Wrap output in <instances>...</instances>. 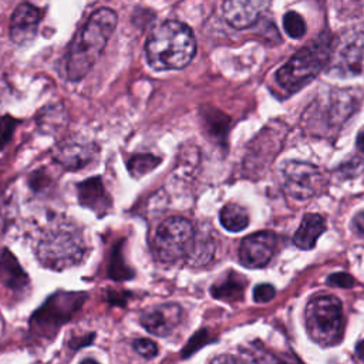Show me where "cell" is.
<instances>
[{
	"mask_svg": "<svg viewBox=\"0 0 364 364\" xmlns=\"http://www.w3.org/2000/svg\"><path fill=\"white\" fill-rule=\"evenodd\" d=\"M17 124H18V119L10 115L0 117V151L9 144Z\"/></svg>",
	"mask_w": 364,
	"mask_h": 364,
	"instance_id": "24",
	"label": "cell"
},
{
	"mask_svg": "<svg viewBox=\"0 0 364 364\" xmlns=\"http://www.w3.org/2000/svg\"><path fill=\"white\" fill-rule=\"evenodd\" d=\"M85 242L74 226L61 225L50 229L37 245L40 263L53 270H64L80 263L85 256Z\"/></svg>",
	"mask_w": 364,
	"mask_h": 364,
	"instance_id": "4",
	"label": "cell"
},
{
	"mask_svg": "<svg viewBox=\"0 0 364 364\" xmlns=\"http://www.w3.org/2000/svg\"><path fill=\"white\" fill-rule=\"evenodd\" d=\"M161 164V158L152 154H138L128 159V171L134 178H141L154 171Z\"/></svg>",
	"mask_w": 364,
	"mask_h": 364,
	"instance_id": "20",
	"label": "cell"
},
{
	"mask_svg": "<svg viewBox=\"0 0 364 364\" xmlns=\"http://www.w3.org/2000/svg\"><path fill=\"white\" fill-rule=\"evenodd\" d=\"M145 53L148 64L154 70H181L195 57L196 40L186 24L168 20L151 31Z\"/></svg>",
	"mask_w": 364,
	"mask_h": 364,
	"instance_id": "2",
	"label": "cell"
},
{
	"mask_svg": "<svg viewBox=\"0 0 364 364\" xmlns=\"http://www.w3.org/2000/svg\"><path fill=\"white\" fill-rule=\"evenodd\" d=\"M354 230L364 239V212H358L353 219Z\"/></svg>",
	"mask_w": 364,
	"mask_h": 364,
	"instance_id": "28",
	"label": "cell"
},
{
	"mask_svg": "<svg viewBox=\"0 0 364 364\" xmlns=\"http://www.w3.org/2000/svg\"><path fill=\"white\" fill-rule=\"evenodd\" d=\"M327 283L336 287H353L354 279L347 273H334L330 277H327Z\"/></svg>",
	"mask_w": 364,
	"mask_h": 364,
	"instance_id": "27",
	"label": "cell"
},
{
	"mask_svg": "<svg viewBox=\"0 0 364 364\" xmlns=\"http://www.w3.org/2000/svg\"><path fill=\"white\" fill-rule=\"evenodd\" d=\"M77 193L80 203L94 210L98 216H104L111 206V198L107 193L100 176H94L78 183Z\"/></svg>",
	"mask_w": 364,
	"mask_h": 364,
	"instance_id": "15",
	"label": "cell"
},
{
	"mask_svg": "<svg viewBox=\"0 0 364 364\" xmlns=\"http://www.w3.org/2000/svg\"><path fill=\"white\" fill-rule=\"evenodd\" d=\"M196 233L193 225L185 218H168L154 235V250L156 257L165 263L188 259L195 245Z\"/></svg>",
	"mask_w": 364,
	"mask_h": 364,
	"instance_id": "7",
	"label": "cell"
},
{
	"mask_svg": "<svg viewBox=\"0 0 364 364\" xmlns=\"http://www.w3.org/2000/svg\"><path fill=\"white\" fill-rule=\"evenodd\" d=\"M183 318V310L176 303H164L151 306L141 314V324L144 328L158 337L172 334Z\"/></svg>",
	"mask_w": 364,
	"mask_h": 364,
	"instance_id": "9",
	"label": "cell"
},
{
	"mask_svg": "<svg viewBox=\"0 0 364 364\" xmlns=\"http://www.w3.org/2000/svg\"><path fill=\"white\" fill-rule=\"evenodd\" d=\"M134 350L146 360L154 358L158 354V346L149 338H136L134 341Z\"/></svg>",
	"mask_w": 364,
	"mask_h": 364,
	"instance_id": "25",
	"label": "cell"
},
{
	"mask_svg": "<svg viewBox=\"0 0 364 364\" xmlns=\"http://www.w3.org/2000/svg\"><path fill=\"white\" fill-rule=\"evenodd\" d=\"M355 354H357V357H358L361 361H364V340H361V341L357 344V347H355Z\"/></svg>",
	"mask_w": 364,
	"mask_h": 364,
	"instance_id": "30",
	"label": "cell"
},
{
	"mask_svg": "<svg viewBox=\"0 0 364 364\" xmlns=\"http://www.w3.org/2000/svg\"><path fill=\"white\" fill-rule=\"evenodd\" d=\"M334 70L343 75L364 74V30L350 34L337 48Z\"/></svg>",
	"mask_w": 364,
	"mask_h": 364,
	"instance_id": "11",
	"label": "cell"
},
{
	"mask_svg": "<svg viewBox=\"0 0 364 364\" xmlns=\"http://www.w3.org/2000/svg\"><path fill=\"white\" fill-rule=\"evenodd\" d=\"M272 0H225L222 6L223 18L233 28H247L269 9Z\"/></svg>",
	"mask_w": 364,
	"mask_h": 364,
	"instance_id": "12",
	"label": "cell"
},
{
	"mask_svg": "<svg viewBox=\"0 0 364 364\" xmlns=\"http://www.w3.org/2000/svg\"><path fill=\"white\" fill-rule=\"evenodd\" d=\"M108 276L114 280H127L134 276L132 270L124 263L122 259V249L121 245H118L111 255V262H109V269H108Z\"/></svg>",
	"mask_w": 364,
	"mask_h": 364,
	"instance_id": "21",
	"label": "cell"
},
{
	"mask_svg": "<svg viewBox=\"0 0 364 364\" xmlns=\"http://www.w3.org/2000/svg\"><path fill=\"white\" fill-rule=\"evenodd\" d=\"M331 58V38L321 36L300 48L276 73L279 85L290 92L299 91L310 82Z\"/></svg>",
	"mask_w": 364,
	"mask_h": 364,
	"instance_id": "3",
	"label": "cell"
},
{
	"mask_svg": "<svg viewBox=\"0 0 364 364\" xmlns=\"http://www.w3.org/2000/svg\"><path fill=\"white\" fill-rule=\"evenodd\" d=\"M98 149L90 142L65 141L55 146L53 156L57 164L70 171H77L94 161Z\"/></svg>",
	"mask_w": 364,
	"mask_h": 364,
	"instance_id": "13",
	"label": "cell"
},
{
	"mask_svg": "<svg viewBox=\"0 0 364 364\" xmlns=\"http://www.w3.org/2000/svg\"><path fill=\"white\" fill-rule=\"evenodd\" d=\"M245 282L235 272H230L222 282L215 283L210 289V293L215 299L222 300H236L243 294Z\"/></svg>",
	"mask_w": 364,
	"mask_h": 364,
	"instance_id": "18",
	"label": "cell"
},
{
	"mask_svg": "<svg viewBox=\"0 0 364 364\" xmlns=\"http://www.w3.org/2000/svg\"><path fill=\"white\" fill-rule=\"evenodd\" d=\"M213 256V245L212 240L209 239H195V245L193 249L191 252V255L188 256L186 260H189L191 264L193 266H202L205 263H208Z\"/></svg>",
	"mask_w": 364,
	"mask_h": 364,
	"instance_id": "22",
	"label": "cell"
},
{
	"mask_svg": "<svg viewBox=\"0 0 364 364\" xmlns=\"http://www.w3.org/2000/svg\"><path fill=\"white\" fill-rule=\"evenodd\" d=\"M355 144H357V148H358L361 152H364V129H361V131L358 132Z\"/></svg>",
	"mask_w": 364,
	"mask_h": 364,
	"instance_id": "29",
	"label": "cell"
},
{
	"mask_svg": "<svg viewBox=\"0 0 364 364\" xmlns=\"http://www.w3.org/2000/svg\"><path fill=\"white\" fill-rule=\"evenodd\" d=\"M219 220L226 230L239 232L249 225V215L242 206L236 203H228L220 209Z\"/></svg>",
	"mask_w": 364,
	"mask_h": 364,
	"instance_id": "19",
	"label": "cell"
},
{
	"mask_svg": "<svg viewBox=\"0 0 364 364\" xmlns=\"http://www.w3.org/2000/svg\"><path fill=\"white\" fill-rule=\"evenodd\" d=\"M0 282L11 290H23L28 284V277L21 269L17 259L7 249L0 256Z\"/></svg>",
	"mask_w": 364,
	"mask_h": 364,
	"instance_id": "17",
	"label": "cell"
},
{
	"mask_svg": "<svg viewBox=\"0 0 364 364\" xmlns=\"http://www.w3.org/2000/svg\"><path fill=\"white\" fill-rule=\"evenodd\" d=\"M326 230V220L317 213L304 215L299 229L293 236V243L304 250L314 247L317 239Z\"/></svg>",
	"mask_w": 364,
	"mask_h": 364,
	"instance_id": "16",
	"label": "cell"
},
{
	"mask_svg": "<svg viewBox=\"0 0 364 364\" xmlns=\"http://www.w3.org/2000/svg\"><path fill=\"white\" fill-rule=\"evenodd\" d=\"M280 182L286 193L299 200L318 195L326 185L321 171L313 164L303 161L284 164L280 171Z\"/></svg>",
	"mask_w": 364,
	"mask_h": 364,
	"instance_id": "8",
	"label": "cell"
},
{
	"mask_svg": "<svg viewBox=\"0 0 364 364\" xmlns=\"http://www.w3.org/2000/svg\"><path fill=\"white\" fill-rule=\"evenodd\" d=\"M117 26V13L102 7L94 11L82 28L74 36L64 60L65 75L70 81H80L104 51Z\"/></svg>",
	"mask_w": 364,
	"mask_h": 364,
	"instance_id": "1",
	"label": "cell"
},
{
	"mask_svg": "<svg viewBox=\"0 0 364 364\" xmlns=\"http://www.w3.org/2000/svg\"><path fill=\"white\" fill-rule=\"evenodd\" d=\"M276 294V290L272 284L269 283H263V284H257L253 289V299L257 303H267L270 301Z\"/></svg>",
	"mask_w": 364,
	"mask_h": 364,
	"instance_id": "26",
	"label": "cell"
},
{
	"mask_svg": "<svg viewBox=\"0 0 364 364\" xmlns=\"http://www.w3.org/2000/svg\"><path fill=\"white\" fill-rule=\"evenodd\" d=\"M283 28L289 37L301 38L306 33V23L299 13L290 10L283 16Z\"/></svg>",
	"mask_w": 364,
	"mask_h": 364,
	"instance_id": "23",
	"label": "cell"
},
{
	"mask_svg": "<svg viewBox=\"0 0 364 364\" xmlns=\"http://www.w3.org/2000/svg\"><path fill=\"white\" fill-rule=\"evenodd\" d=\"M41 20V11L30 4L21 3L14 10L10 20V37L17 44H26L31 41L37 33L38 23Z\"/></svg>",
	"mask_w": 364,
	"mask_h": 364,
	"instance_id": "14",
	"label": "cell"
},
{
	"mask_svg": "<svg viewBox=\"0 0 364 364\" xmlns=\"http://www.w3.org/2000/svg\"><path fill=\"white\" fill-rule=\"evenodd\" d=\"M277 236L272 232H256L246 236L239 247V259L243 266L257 269L266 266L273 257Z\"/></svg>",
	"mask_w": 364,
	"mask_h": 364,
	"instance_id": "10",
	"label": "cell"
},
{
	"mask_svg": "<svg viewBox=\"0 0 364 364\" xmlns=\"http://www.w3.org/2000/svg\"><path fill=\"white\" fill-rule=\"evenodd\" d=\"M87 294L60 291L50 296L46 303L31 316V331L44 340H53L60 327L82 306Z\"/></svg>",
	"mask_w": 364,
	"mask_h": 364,
	"instance_id": "6",
	"label": "cell"
},
{
	"mask_svg": "<svg viewBox=\"0 0 364 364\" xmlns=\"http://www.w3.org/2000/svg\"><path fill=\"white\" fill-rule=\"evenodd\" d=\"M304 320L309 336L320 346H334L343 337V307L340 300L334 296L311 299L306 306Z\"/></svg>",
	"mask_w": 364,
	"mask_h": 364,
	"instance_id": "5",
	"label": "cell"
}]
</instances>
